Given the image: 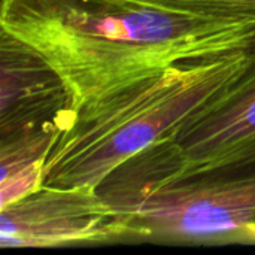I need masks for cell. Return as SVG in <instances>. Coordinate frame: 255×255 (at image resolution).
I'll list each match as a JSON object with an SVG mask.
<instances>
[{
  "label": "cell",
  "mask_w": 255,
  "mask_h": 255,
  "mask_svg": "<svg viewBox=\"0 0 255 255\" xmlns=\"http://www.w3.org/2000/svg\"><path fill=\"white\" fill-rule=\"evenodd\" d=\"M76 111L58 72L0 27V140L37 130L61 131Z\"/></svg>",
  "instance_id": "6"
},
{
  "label": "cell",
  "mask_w": 255,
  "mask_h": 255,
  "mask_svg": "<svg viewBox=\"0 0 255 255\" xmlns=\"http://www.w3.org/2000/svg\"><path fill=\"white\" fill-rule=\"evenodd\" d=\"M0 27L58 72L76 109L172 64L255 48V21L136 0H0Z\"/></svg>",
  "instance_id": "1"
},
{
  "label": "cell",
  "mask_w": 255,
  "mask_h": 255,
  "mask_svg": "<svg viewBox=\"0 0 255 255\" xmlns=\"http://www.w3.org/2000/svg\"><path fill=\"white\" fill-rule=\"evenodd\" d=\"M254 49L176 63L81 106L48 151L40 187L96 188L233 81Z\"/></svg>",
  "instance_id": "2"
},
{
  "label": "cell",
  "mask_w": 255,
  "mask_h": 255,
  "mask_svg": "<svg viewBox=\"0 0 255 255\" xmlns=\"http://www.w3.org/2000/svg\"><path fill=\"white\" fill-rule=\"evenodd\" d=\"M58 133L37 130L0 140V206L40 187L42 166Z\"/></svg>",
  "instance_id": "7"
},
{
  "label": "cell",
  "mask_w": 255,
  "mask_h": 255,
  "mask_svg": "<svg viewBox=\"0 0 255 255\" xmlns=\"http://www.w3.org/2000/svg\"><path fill=\"white\" fill-rule=\"evenodd\" d=\"M96 191L124 221L126 242L255 245V160L184 172L148 145Z\"/></svg>",
  "instance_id": "3"
},
{
  "label": "cell",
  "mask_w": 255,
  "mask_h": 255,
  "mask_svg": "<svg viewBox=\"0 0 255 255\" xmlns=\"http://www.w3.org/2000/svg\"><path fill=\"white\" fill-rule=\"evenodd\" d=\"M127 229L91 187H39L0 206L1 248L126 242Z\"/></svg>",
  "instance_id": "4"
},
{
  "label": "cell",
  "mask_w": 255,
  "mask_h": 255,
  "mask_svg": "<svg viewBox=\"0 0 255 255\" xmlns=\"http://www.w3.org/2000/svg\"><path fill=\"white\" fill-rule=\"evenodd\" d=\"M154 7L209 19L255 21V0H136Z\"/></svg>",
  "instance_id": "8"
},
{
  "label": "cell",
  "mask_w": 255,
  "mask_h": 255,
  "mask_svg": "<svg viewBox=\"0 0 255 255\" xmlns=\"http://www.w3.org/2000/svg\"><path fill=\"white\" fill-rule=\"evenodd\" d=\"M151 146L184 172L255 160V49L233 81Z\"/></svg>",
  "instance_id": "5"
}]
</instances>
